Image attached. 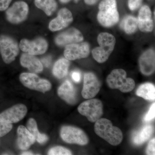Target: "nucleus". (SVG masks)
Wrapping results in <instances>:
<instances>
[{"mask_svg": "<svg viewBox=\"0 0 155 155\" xmlns=\"http://www.w3.org/2000/svg\"><path fill=\"white\" fill-rule=\"evenodd\" d=\"M19 80L25 87L42 93L49 91L52 87L51 84L49 81L40 78L33 73H21Z\"/></svg>", "mask_w": 155, "mask_h": 155, "instance_id": "7", "label": "nucleus"}, {"mask_svg": "<svg viewBox=\"0 0 155 155\" xmlns=\"http://www.w3.org/2000/svg\"><path fill=\"white\" fill-rule=\"evenodd\" d=\"M97 42L100 46L94 49L92 54L97 62L104 63L108 60L114 51L116 45V38L111 34L102 32L98 36Z\"/></svg>", "mask_w": 155, "mask_h": 155, "instance_id": "2", "label": "nucleus"}, {"mask_svg": "<svg viewBox=\"0 0 155 155\" xmlns=\"http://www.w3.org/2000/svg\"><path fill=\"white\" fill-rule=\"evenodd\" d=\"M146 154L148 155H155V139H152L149 142L146 149Z\"/></svg>", "mask_w": 155, "mask_h": 155, "instance_id": "31", "label": "nucleus"}, {"mask_svg": "<svg viewBox=\"0 0 155 155\" xmlns=\"http://www.w3.org/2000/svg\"><path fill=\"white\" fill-rule=\"evenodd\" d=\"M138 96L147 101H153L155 99V85L152 83H145L139 86L136 92Z\"/></svg>", "mask_w": 155, "mask_h": 155, "instance_id": "23", "label": "nucleus"}, {"mask_svg": "<svg viewBox=\"0 0 155 155\" xmlns=\"http://www.w3.org/2000/svg\"><path fill=\"white\" fill-rule=\"evenodd\" d=\"M20 62L21 66L28 69L31 73H40L43 70L41 62L34 55L26 53L22 54Z\"/></svg>", "mask_w": 155, "mask_h": 155, "instance_id": "20", "label": "nucleus"}, {"mask_svg": "<svg viewBox=\"0 0 155 155\" xmlns=\"http://www.w3.org/2000/svg\"><path fill=\"white\" fill-rule=\"evenodd\" d=\"M58 94L62 100L69 104H74L76 101V90L73 84L67 80L59 87Z\"/></svg>", "mask_w": 155, "mask_h": 155, "instance_id": "19", "label": "nucleus"}, {"mask_svg": "<svg viewBox=\"0 0 155 155\" xmlns=\"http://www.w3.org/2000/svg\"><path fill=\"white\" fill-rule=\"evenodd\" d=\"M35 4L38 8L42 10L48 16L52 15L58 6L55 0H35Z\"/></svg>", "mask_w": 155, "mask_h": 155, "instance_id": "25", "label": "nucleus"}, {"mask_svg": "<svg viewBox=\"0 0 155 155\" xmlns=\"http://www.w3.org/2000/svg\"><path fill=\"white\" fill-rule=\"evenodd\" d=\"M143 0H128V7L131 11L138 9L142 3Z\"/></svg>", "mask_w": 155, "mask_h": 155, "instance_id": "30", "label": "nucleus"}, {"mask_svg": "<svg viewBox=\"0 0 155 155\" xmlns=\"http://www.w3.org/2000/svg\"><path fill=\"white\" fill-rule=\"evenodd\" d=\"M51 61V57H47V58H45L42 59V62L44 64L45 66L47 67H48L50 66Z\"/></svg>", "mask_w": 155, "mask_h": 155, "instance_id": "34", "label": "nucleus"}, {"mask_svg": "<svg viewBox=\"0 0 155 155\" xmlns=\"http://www.w3.org/2000/svg\"><path fill=\"white\" fill-rule=\"evenodd\" d=\"M97 18L100 24L106 27H111L119 22L116 0H102L99 5Z\"/></svg>", "mask_w": 155, "mask_h": 155, "instance_id": "3", "label": "nucleus"}, {"mask_svg": "<svg viewBox=\"0 0 155 155\" xmlns=\"http://www.w3.org/2000/svg\"><path fill=\"white\" fill-rule=\"evenodd\" d=\"M155 117V104L154 103L150 108L147 113L146 114L143 121L145 122H148L154 119Z\"/></svg>", "mask_w": 155, "mask_h": 155, "instance_id": "29", "label": "nucleus"}, {"mask_svg": "<svg viewBox=\"0 0 155 155\" xmlns=\"http://www.w3.org/2000/svg\"><path fill=\"white\" fill-rule=\"evenodd\" d=\"M94 131L97 135L112 145L120 144L123 140L122 130L114 126L110 120L105 118H100L95 122Z\"/></svg>", "mask_w": 155, "mask_h": 155, "instance_id": "1", "label": "nucleus"}, {"mask_svg": "<svg viewBox=\"0 0 155 155\" xmlns=\"http://www.w3.org/2000/svg\"><path fill=\"white\" fill-rule=\"evenodd\" d=\"M71 0H60V2L62 3H67L69 2ZM75 2H77L78 0H74Z\"/></svg>", "mask_w": 155, "mask_h": 155, "instance_id": "36", "label": "nucleus"}, {"mask_svg": "<svg viewBox=\"0 0 155 155\" xmlns=\"http://www.w3.org/2000/svg\"><path fill=\"white\" fill-rule=\"evenodd\" d=\"M140 69L143 75H150L154 72L155 69V51L149 49L144 52L139 60Z\"/></svg>", "mask_w": 155, "mask_h": 155, "instance_id": "16", "label": "nucleus"}, {"mask_svg": "<svg viewBox=\"0 0 155 155\" xmlns=\"http://www.w3.org/2000/svg\"><path fill=\"white\" fill-rule=\"evenodd\" d=\"M19 52V46L15 40L8 35H0V53L5 63L10 64L15 61Z\"/></svg>", "mask_w": 155, "mask_h": 155, "instance_id": "6", "label": "nucleus"}, {"mask_svg": "<svg viewBox=\"0 0 155 155\" xmlns=\"http://www.w3.org/2000/svg\"><path fill=\"white\" fill-rule=\"evenodd\" d=\"M83 35L76 28H71L60 33L55 39L56 44L60 46L77 43L83 40Z\"/></svg>", "mask_w": 155, "mask_h": 155, "instance_id": "14", "label": "nucleus"}, {"mask_svg": "<svg viewBox=\"0 0 155 155\" xmlns=\"http://www.w3.org/2000/svg\"><path fill=\"white\" fill-rule=\"evenodd\" d=\"M49 155H70L72 153L70 150L61 146H57L52 148L48 153Z\"/></svg>", "mask_w": 155, "mask_h": 155, "instance_id": "27", "label": "nucleus"}, {"mask_svg": "<svg viewBox=\"0 0 155 155\" xmlns=\"http://www.w3.org/2000/svg\"><path fill=\"white\" fill-rule=\"evenodd\" d=\"M72 13L66 8L61 9L58 16L52 19L49 24V28L52 31H58L67 27L73 21Z\"/></svg>", "mask_w": 155, "mask_h": 155, "instance_id": "15", "label": "nucleus"}, {"mask_svg": "<svg viewBox=\"0 0 155 155\" xmlns=\"http://www.w3.org/2000/svg\"><path fill=\"white\" fill-rule=\"evenodd\" d=\"M70 66L69 60L66 58H61L55 64L52 69L53 75L58 79H62L67 75Z\"/></svg>", "mask_w": 155, "mask_h": 155, "instance_id": "22", "label": "nucleus"}, {"mask_svg": "<svg viewBox=\"0 0 155 155\" xmlns=\"http://www.w3.org/2000/svg\"><path fill=\"white\" fill-rule=\"evenodd\" d=\"M101 86V82L94 73L86 72L84 77L83 87L81 91L82 97L86 99L94 97L99 92Z\"/></svg>", "mask_w": 155, "mask_h": 155, "instance_id": "10", "label": "nucleus"}, {"mask_svg": "<svg viewBox=\"0 0 155 155\" xmlns=\"http://www.w3.org/2000/svg\"><path fill=\"white\" fill-rule=\"evenodd\" d=\"M78 110L79 114L85 116L90 122H95L102 116V102L97 99H89L80 104Z\"/></svg>", "mask_w": 155, "mask_h": 155, "instance_id": "5", "label": "nucleus"}, {"mask_svg": "<svg viewBox=\"0 0 155 155\" xmlns=\"http://www.w3.org/2000/svg\"><path fill=\"white\" fill-rule=\"evenodd\" d=\"M99 0H84L86 4L88 5H94Z\"/></svg>", "mask_w": 155, "mask_h": 155, "instance_id": "35", "label": "nucleus"}, {"mask_svg": "<svg viewBox=\"0 0 155 155\" xmlns=\"http://www.w3.org/2000/svg\"><path fill=\"white\" fill-rule=\"evenodd\" d=\"M107 83L110 88L118 89L122 93L132 91L135 86L134 81L127 77V73L124 69H115L108 75Z\"/></svg>", "mask_w": 155, "mask_h": 155, "instance_id": "4", "label": "nucleus"}, {"mask_svg": "<svg viewBox=\"0 0 155 155\" xmlns=\"http://www.w3.org/2000/svg\"><path fill=\"white\" fill-rule=\"evenodd\" d=\"M22 155H33V153L30 152H25L22 153Z\"/></svg>", "mask_w": 155, "mask_h": 155, "instance_id": "37", "label": "nucleus"}, {"mask_svg": "<svg viewBox=\"0 0 155 155\" xmlns=\"http://www.w3.org/2000/svg\"><path fill=\"white\" fill-rule=\"evenodd\" d=\"M120 25L126 33L131 34L134 33L138 28L137 18L133 16H127L123 19Z\"/></svg>", "mask_w": 155, "mask_h": 155, "instance_id": "26", "label": "nucleus"}, {"mask_svg": "<svg viewBox=\"0 0 155 155\" xmlns=\"http://www.w3.org/2000/svg\"><path fill=\"white\" fill-rule=\"evenodd\" d=\"M71 77L72 80L76 83L80 82L81 79V75L80 72L77 71L72 72L71 73Z\"/></svg>", "mask_w": 155, "mask_h": 155, "instance_id": "33", "label": "nucleus"}, {"mask_svg": "<svg viewBox=\"0 0 155 155\" xmlns=\"http://www.w3.org/2000/svg\"><path fill=\"white\" fill-rule=\"evenodd\" d=\"M153 131L152 125H147L140 130L134 131L132 135V141L135 145L140 146L147 141Z\"/></svg>", "mask_w": 155, "mask_h": 155, "instance_id": "21", "label": "nucleus"}, {"mask_svg": "<svg viewBox=\"0 0 155 155\" xmlns=\"http://www.w3.org/2000/svg\"><path fill=\"white\" fill-rule=\"evenodd\" d=\"M61 136L65 142L71 144L86 145L89 139L85 132L78 127L72 126H64L61 128Z\"/></svg>", "mask_w": 155, "mask_h": 155, "instance_id": "8", "label": "nucleus"}, {"mask_svg": "<svg viewBox=\"0 0 155 155\" xmlns=\"http://www.w3.org/2000/svg\"><path fill=\"white\" fill-rule=\"evenodd\" d=\"M28 10V5L25 2H16L6 11V18L12 24H19L26 19Z\"/></svg>", "mask_w": 155, "mask_h": 155, "instance_id": "9", "label": "nucleus"}, {"mask_svg": "<svg viewBox=\"0 0 155 155\" xmlns=\"http://www.w3.org/2000/svg\"><path fill=\"white\" fill-rule=\"evenodd\" d=\"M26 127L35 139V140L40 144H44L48 140V136L44 134L40 133L38 128L36 121L33 118H30L27 121Z\"/></svg>", "mask_w": 155, "mask_h": 155, "instance_id": "24", "label": "nucleus"}, {"mask_svg": "<svg viewBox=\"0 0 155 155\" xmlns=\"http://www.w3.org/2000/svg\"><path fill=\"white\" fill-rule=\"evenodd\" d=\"M19 48L22 51L32 55L43 54L48 48L47 41L42 38H38L33 41L26 39L21 40L19 43Z\"/></svg>", "mask_w": 155, "mask_h": 155, "instance_id": "11", "label": "nucleus"}, {"mask_svg": "<svg viewBox=\"0 0 155 155\" xmlns=\"http://www.w3.org/2000/svg\"><path fill=\"white\" fill-rule=\"evenodd\" d=\"M137 19L138 28L141 31L149 32L152 31L153 22L152 18L151 11L148 6L144 5L141 7Z\"/></svg>", "mask_w": 155, "mask_h": 155, "instance_id": "17", "label": "nucleus"}, {"mask_svg": "<svg viewBox=\"0 0 155 155\" xmlns=\"http://www.w3.org/2000/svg\"><path fill=\"white\" fill-rule=\"evenodd\" d=\"M17 143L18 147L22 150H27L35 143V139L23 125H20L17 130Z\"/></svg>", "mask_w": 155, "mask_h": 155, "instance_id": "18", "label": "nucleus"}, {"mask_svg": "<svg viewBox=\"0 0 155 155\" xmlns=\"http://www.w3.org/2000/svg\"><path fill=\"white\" fill-rule=\"evenodd\" d=\"M13 128L12 124L0 122V137L9 133Z\"/></svg>", "mask_w": 155, "mask_h": 155, "instance_id": "28", "label": "nucleus"}, {"mask_svg": "<svg viewBox=\"0 0 155 155\" xmlns=\"http://www.w3.org/2000/svg\"><path fill=\"white\" fill-rule=\"evenodd\" d=\"M90 52L89 45L87 43H77L66 46L64 55L69 61H75L87 58Z\"/></svg>", "mask_w": 155, "mask_h": 155, "instance_id": "13", "label": "nucleus"}, {"mask_svg": "<svg viewBox=\"0 0 155 155\" xmlns=\"http://www.w3.org/2000/svg\"><path fill=\"white\" fill-rule=\"evenodd\" d=\"M12 0H0V11H5L8 8Z\"/></svg>", "mask_w": 155, "mask_h": 155, "instance_id": "32", "label": "nucleus"}, {"mask_svg": "<svg viewBox=\"0 0 155 155\" xmlns=\"http://www.w3.org/2000/svg\"><path fill=\"white\" fill-rule=\"evenodd\" d=\"M27 108L23 104H18L0 114V122L12 124L22 120L27 113Z\"/></svg>", "mask_w": 155, "mask_h": 155, "instance_id": "12", "label": "nucleus"}]
</instances>
